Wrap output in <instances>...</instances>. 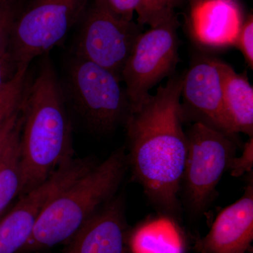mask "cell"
Returning a JSON list of instances; mask_svg holds the SVG:
<instances>
[{
	"label": "cell",
	"mask_w": 253,
	"mask_h": 253,
	"mask_svg": "<svg viewBox=\"0 0 253 253\" xmlns=\"http://www.w3.org/2000/svg\"><path fill=\"white\" fill-rule=\"evenodd\" d=\"M184 73L169 76L125 124L128 168L151 204L174 219L180 214L179 195L187 156L182 127L181 93Z\"/></svg>",
	"instance_id": "obj_1"
},
{
	"label": "cell",
	"mask_w": 253,
	"mask_h": 253,
	"mask_svg": "<svg viewBox=\"0 0 253 253\" xmlns=\"http://www.w3.org/2000/svg\"><path fill=\"white\" fill-rule=\"evenodd\" d=\"M19 196L45 181L74 158L72 126L52 62L44 57L22 105Z\"/></svg>",
	"instance_id": "obj_2"
},
{
	"label": "cell",
	"mask_w": 253,
	"mask_h": 253,
	"mask_svg": "<svg viewBox=\"0 0 253 253\" xmlns=\"http://www.w3.org/2000/svg\"><path fill=\"white\" fill-rule=\"evenodd\" d=\"M128 169L126 148H120L78 178L46 206L19 253L37 252L68 242L117 194Z\"/></svg>",
	"instance_id": "obj_3"
},
{
	"label": "cell",
	"mask_w": 253,
	"mask_h": 253,
	"mask_svg": "<svg viewBox=\"0 0 253 253\" xmlns=\"http://www.w3.org/2000/svg\"><path fill=\"white\" fill-rule=\"evenodd\" d=\"M186 135L187 156L181 192L189 212L199 216L212 203L221 178L236 157L239 141L200 123H193Z\"/></svg>",
	"instance_id": "obj_4"
},
{
	"label": "cell",
	"mask_w": 253,
	"mask_h": 253,
	"mask_svg": "<svg viewBox=\"0 0 253 253\" xmlns=\"http://www.w3.org/2000/svg\"><path fill=\"white\" fill-rule=\"evenodd\" d=\"M67 75L75 106L91 130L106 134L126 124L130 103L117 76L76 55Z\"/></svg>",
	"instance_id": "obj_5"
},
{
	"label": "cell",
	"mask_w": 253,
	"mask_h": 253,
	"mask_svg": "<svg viewBox=\"0 0 253 253\" xmlns=\"http://www.w3.org/2000/svg\"><path fill=\"white\" fill-rule=\"evenodd\" d=\"M89 0H33L18 16L9 50L18 68L59 44L87 8Z\"/></svg>",
	"instance_id": "obj_6"
},
{
	"label": "cell",
	"mask_w": 253,
	"mask_h": 253,
	"mask_svg": "<svg viewBox=\"0 0 253 253\" xmlns=\"http://www.w3.org/2000/svg\"><path fill=\"white\" fill-rule=\"evenodd\" d=\"M177 28L174 15L143 33L136 42L121 74L131 113L141 109L154 86L174 73L179 61Z\"/></svg>",
	"instance_id": "obj_7"
},
{
	"label": "cell",
	"mask_w": 253,
	"mask_h": 253,
	"mask_svg": "<svg viewBox=\"0 0 253 253\" xmlns=\"http://www.w3.org/2000/svg\"><path fill=\"white\" fill-rule=\"evenodd\" d=\"M143 26L118 17L102 0H94L82 16L75 55L111 71L121 80Z\"/></svg>",
	"instance_id": "obj_8"
},
{
	"label": "cell",
	"mask_w": 253,
	"mask_h": 253,
	"mask_svg": "<svg viewBox=\"0 0 253 253\" xmlns=\"http://www.w3.org/2000/svg\"><path fill=\"white\" fill-rule=\"evenodd\" d=\"M97 164L94 158H73L41 185L20 197L11 212L0 221V253H19L49 203Z\"/></svg>",
	"instance_id": "obj_9"
},
{
	"label": "cell",
	"mask_w": 253,
	"mask_h": 253,
	"mask_svg": "<svg viewBox=\"0 0 253 253\" xmlns=\"http://www.w3.org/2000/svg\"><path fill=\"white\" fill-rule=\"evenodd\" d=\"M181 98L183 122L202 123L238 140L224 108L217 58L201 56L192 61L184 73Z\"/></svg>",
	"instance_id": "obj_10"
},
{
	"label": "cell",
	"mask_w": 253,
	"mask_h": 253,
	"mask_svg": "<svg viewBox=\"0 0 253 253\" xmlns=\"http://www.w3.org/2000/svg\"><path fill=\"white\" fill-rule=\"evenodd\" d=\"M189 29L196 44L206 49L234 46L245 20L238 0H190Z\"/></svg>",
	"instance_id": "obj_11"
},
{
	"label": "cell",
	"mask_w": 253,
	"mask_h": 253,
	"mask_svg": "<svg viewBox=\"0 0 253 253\" xmlns=\"http://www.w3.org/2000/svg\"><path fill=\"white\" fill-rule=\"evenodd\" d=\"M244 195L224 208L204 237L199 239L195 250L200 253H246L253 240V179Z\"/></svg>",
	"instance_id": "obj_12"
},
{
	"label": "cell",
	"mask_w": 253,
	"mask_h": 253,
	"mask_svg": "<svg viewBox=\"0 0 253 253\" xmlns=\"http://www.w3.org/2000/svg\"><path fill=\"white\" fill-rule=\"evenodd\" d=\"M65 253H126L124 198L116 194L70 240Z\"/></svg>",
	"instance_id": "obj_13"
},
{
	"label": "cell",
	"mask_w": 253,
	"mask_h": 253,
	"mask_svg": "<svg viewBox=\"0 0 253 253\" xmlns=\"http://www.w3.org/2000/svg\"><path fill=\"white\" fill-rule=\"evenodd\" d=\"M223 101L226 114L236 134L253 136V88L246 72L239 73L218 59Z\"/></svg>",
	"instance_id": "obj_14"
},
{
	"label": "cell",
	"mask_w": 253,
	"mask_h": 253,
	"mask_svg": "<svg viewBox=\"0 0 253 253\" xmlns=\"http://www.w3.org/2000/svg\"><path fill=\"white\" fill-rule=\"evenodd\" d=\"M172 219L166 216L136 228L129 238L132 253H183L182 239Z\"/></svg>",
	"instance_id": "obj_15"
},
{
	"label": "cell",
	"mask_w": 253,
	"mask_h": 253,
	"mask_svg": "<svg viewBox=\"0 0 253 253\" xmlns=\"http://www.w3.org/2000/svg\"><path fill=\"white\" fill-rule=\"evenodd\" d=\"M22 112L0 161V214L16 196L21 185V139Z\"/></svg>",
	"instance_id": "obj_16"
},
{
	"label": "cell",
	"mask_w": 253,
	"mask_h": 253,
	"mask_svg": "<svg viewBox=\"0 0 253 253\" xmlns=\"http://www.w3.org/2000/svg\"><path fill=\"white\" fill-rule=\"evenodd\" d=\"M28 69L18 68L14 77L0 89V129L22 107L28 86Z\"/></svg>",
	"instance_id": "obj_17"
},
{
	"label": "cell",
	"mask_w": 253,
	"mask_h": 253,
	"mask_svg": "<svg viewBox=\"0 0 253 253\" xmlns=\"http://www.w3.org/2000/svg\"><path fill=\"white\" fill-rule=\"evenodd\" d=\"M181 0H139L136 9L137 21L141 26L156 27L174 14Z\"/></svg>",
	"instance_id": "obj_18"
},
{
	"label": "cell",
	"mask_w": 253,
	"mask_h": 253,
	"mask_svg": "<svg viewBox=\"0 0 253 253\" xmlns=\"http://www.w3.org/2000/svg\"><path fill=\"white\" fill-rule=\"evenodd\" d=\"M18 16L12 0H0V54L9 50L11 32Z\"/></svg>",
	"instance_id": "obj_19"
},
{
	"label": "cell",
	"mask_w": 253,
	"mask_h": 253,
	"mask_svg": "<svg viewBox=\"0 0 253 253\" xmlns=\"http://www.w3.org/2000/svg\"><path fill=\"white\" fill-rule=\"evenodd\" d=\"M234 46L244 56L245 61L251 69L253 68V16L245 18Z\"/></svg>",
	"instance_id": "obj_20"
},
{
	"label": "cell",
	"mask_w": 253,
	"mask_h": 253,
	"mask_svg": "<svg viewBox=\"0 0 253 253\" xmlns=\"http://www.w3.org/2000/svg\"><path fill=\"white\" fill-rule=\"evenodd\" d=\"M253 167V136L249 137L245 144L244 151L240 157L234 158L229 170L232 176H241L252 171Z\"/></svg>",
	"instance_id": "obj_21"
},
{
	"label": "cell",
	"mask_w": 253,
	"mask_h": 253,
	"mask_svg": "<svg viewBox=\"0 0 253 253\" xmlns=\"http://www.w3.org/2000/svg\"><path fill=\"white\" fill-rule=\"evenodd\" d=\"M113 14L125 21H132L139 0H102Z\"/></svg>",
	"instance_id": "obj_22"
},
{
	"label": "cell",
	"mask_w": 253,
	"mask_h": 253,
	"mask_svg": "<svg viewBox=\"0 0 253 253\" xmlns=\"http://www.w3.org/2000/svg\"><path fill=\"white\" fill-rule=\"evenodd\" d=\"M17 71V64L9 50L0 54V89L14 77Z\"/></svg>",
	"instance_id": "obj_23"
},
{
	"label": "cell",
	"mask_w": 253,
	"mask_h": 253,
	"mask_svg": "<svg viewBox=\"0 0 253 253\" xmlns=\"http://www.w3.org/2000/svg\"><path fill=\"white\" fill-rule=\"evenodd\" d=\"M21 112H22V107L0 129V161L9 142L10 137L21 118Z\"/></svg>",
	"instance_id": "obj_24"
}]
</instances>
